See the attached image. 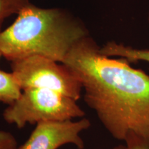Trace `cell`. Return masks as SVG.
Instances as JSON below:
<instances>
[{"label": "cell", "mask_w": 149, "mask_h": 149, "mask_svg": "<svg viewBox=\"0 0 149 149\" xmlns=\"http://www.w3.org/2000/svg\"><path fill=\"white\" fill-rule=\"evenodd\" d=\"M100 49L89 35L74 44L61 64L79 80L85 103L113 138L124 141L133 133L149 139V74Z\"/></svg>", "instance_id": "1"}, {"label": "cell", "mask_w": 149, "mask_h": 149, "mask_svg": "<svg viewBox=\"0 0 149 149\" xmlns=\"http://www.w3.org/2000/svg\"><path fill=\"white\" fill-rule=\"evenodd\" d=\"M88 35L85 24L69 11L30 3L0 32V53L10 62L40 55L62 63L74 44Z\"/></svg>", "instance_id": "2"}, {"label": "cell", "mask_w": 149, "mask_h": 149, "mask_svg": "<svg viewBox=\"0 0 149 149\" xmlns=\"http://www.w3.org/2000/svg\"><path fill=\"white\" fill-rule=\"evenodd\" d=\"M84 115L77 101L70 97L49 89L29 88L22 91L19 98L6 108L3 118L22 128L27 124L69 120Z\"/></svg>", "instance_id": "3"}, {"label": "cell", "mask_w": 149, "mask_h": 149, "mask_svg": "<svg viewBox=\"0 0 149 149\" xmlns=\"http://www.w3.org/2000/svg\"><path fill=\"white\" fill-rule=\"evenodd\" d=\"M40 55H32L11 62V70L22 91L46 88L77 101L83 87L77 77L64 64Z\"/></svg>", "instance_id": "4"}, {"label": "cell", "mask_w": 149, "mask_h": 149, "mask_svg": "<svg viewBox=\"0 0 149 149\" xmlns=\"http://www.w3.org/2000/svg\"><path fill=\"white\" fill-rule=\"evenodd\" d=\"M90 126L87 118L39 122L26 141L17 149H57L66 144L83 149L84 142L80 134Z\"/></svg>", "instance_id": "5"}, {"label": "cell", "mask_w": 149, "mask_h": 149, "mask_svg": "<svg viewBox=\"0 0 149 149\" xmlns=\"http://www.w3.org/2000/svg\"><path fill=\"white\" fill-rule=\"evenodd\" d=\"M100 52L107 57L126 59L130 63L137 61L149 62V49L135 48L116 42H109L100 47Z\"/></svg>", "instance_id": "6"}, {"label": "cell", "mask_w": 149, "mask_h": 149, "mask_svg": "<svg viewBox=\"0 0 149 149\" xmlns=\"http://www.w3.org/2000/svg\"><path fill=\"white\" fill-rule=\"evenodd\" d=\"M22 89L13 72L0 70V102L11 105L19 98Z\"/></svg>", "instance_id": "7"}, {"label": "cell", "mask_w": 149, "mask_h": 149, "mask_svg": "<svg viewBox=\"0 0 149 149\" xmlns=\"http://www.w3.org/2000/svg\"><path fill=\"white\" fill-rule=\"evenodd\" d=\"M30 3V0H0V32L7 18L17 15Z\"/></svg>", "instance_id": "8"}, {"label": "cell", "mask_w": 149, "mask_h": 149, "mask_svg": "<svg viewBox=\"0 0 149 149\" xmlns=\"http://www.w3.org/2000/svg\"><path fill=\"white\" fill-rule=\"evenodd\" d=\"M126 149H149V139L130 133L124 141Z\"/></svg>", "instance_id": "9"}, {"label": "cell", "mask_w": 149, "mask_h": 149, "mask_svg": "<svg viewBox=\"0 0 149 149\" xmlns=\"http://www.w3.org/2000/svg\"><path fill=\"white\" fill-rule=\"evenodd\" d=\"M17 141L12 133L0 130V149H17Z\"/></svg>", "instance_id": "10"}, {"label": "cell", "mask_w": 149, "mask_h": 149, "mask_svg": "<svg viewBox=\"0 0 149 149\" xmlns=\"http://www.w3.org/2000/svg\"><path fill=\"white\" fill-rule=\"evenodd\" d=\"M98 149H126L125 144H119L117 146H115L112 148H98Z\"/></svg>", "instance_id": "11"}, {"label": "cell", "mask_w": 149, "mask_h": 149, "mask_svg": "<svg viewBox=\"0 0 149 149\" xmlns=\"http://www.w3.org/2000/svg\"><path fill=\"white\" fill-rule=\"evenodd\" d=\"M148 23L149 24V10H148Z\"/></svg>", "instance_id": "12"}, {"label": "cell", "mask_w": 149, "mask_h": 149, "mask_svg": "<svg viewBox=\"0 0 149 149\" xmlns=\"http://www.w3.org/2000/svg\"><path fill=\"white\" fill-rule=\"evenodd\" d=\"M0 57H1V53H0Z\"/></svg>", "instance_id": "13"}]
</instances>
